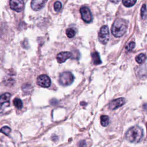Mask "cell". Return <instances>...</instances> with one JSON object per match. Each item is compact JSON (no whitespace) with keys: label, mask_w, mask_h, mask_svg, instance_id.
<instances>
[{"label":"cell","mask_w":147,"mask_h":147,"mask_svg":"<svg viewBox=\"0 0 147 147\" xmlns=\"http://www.w3.org/2000/svg\"><path fill=\"white\" fill-rule=\"evenodd\" d=\"M127 26V22L124 19H116L111 27L112 34L115 37H120L122 36L126 31Z\"/></svg>","instance_id":"6da1fadb"},{"label":"cell","mask_w":147,"mask_h":147,"mask_svg":"<svg viewBox=\"0 0 147 147\" xmlns=\"http://www.w3.org/2000/svg\"><path fill=\"white\" fill-rule=\"evenodd\" d=\"M143 130L139 126L130 127L126 133V138L131 142H138L143 137Z\"/></svg>","instance_id":"7a4b0ae2"},{"label":"cell","mask_w":147,"mask_h":147,"mask_svg":"<svg viewBox=\"0 0 147 147\" xmlns=\"http://www.w3.org/2000/svg\"><path fill=\"white\" fill-rule=\"evenodd\" d=\"M74 79L73 74L70 72H64L60 75L59 82L63 86H68L71 84Z\"/></svg>","instance_id":"3957f363"},{"label":"cell","mask_w":147,"mask_h":147,"mask_svg":"<svg viewBox=\"0 0 147 147\" xmlns=\"http://www.w3.org/2000/svg\"><path fill=\"white\" fill-rule=\"evenodd\" d=\"M109 30L108 26L107 25L102 26L98 33L99 41L102 44H106L109 40Z\"/></svg>","instance_id":"277c9868"},{"label":"cell","mask_w":147,"mask_h":147,"mask_svg":"<svg viewBox=\"0 0 147 147\" xmlns=\"http://www.w3.org/2000/svg\"><path fill=\"white\" fill-rule=\"evenodd\" d=\"M11 95L9 92H6L0 96V113L10 105V98Z\"/></svg>","instance_id":"5b68a950"},{"label":"cell","mask_w":147,"mask_h":147,"mask_svg":"<svg viewBox=\"0 0 147 147\" xmlns=\"http://www.w3.org/2000/svg\"><path fill=\"white\" fill-rule=\"evenodd\" d=\"M37 84L44 88L49 87L51 84V80L47 75H41L37 79Z\"/></svg>","instance_id":"8992f818"},{"label":"cell","mask_w":147,"mask_h":147,"mask_svg":"<svg viewBox=\"0 0 147 147\" xmlns=\"http://www.w3.org/2000/svg\"><path fill=\"white\" fill-rule=\"evenodd\" d=\"M80 13L81 14L82 20L85 22L90 23V22H91L92 19V14L90 9L87 7L83 6L81 7L80 9Z\"/></svg>","instance_id":"52a82bcc"},{"label":"cell","mask_w":147,"mask_h":147,"mask_svg":"<svg viewBox=\"0 0 147 147\" xmlns=\"http://www.w3.org/2000/svg\"><path fill=\"white\" fill-rule=\"evenodd\" d=\"M10 7L17 12H21L24 7V0H10Z\"/></svg>","instance_id":"ba28073f"},{"label":"cell","mask_w":147,"mask_h":147,"mask_svg":"<svg viewBox=\"0 0 147 147\" xmlns=\"http://www.w3.org/2000/svg\"><path fill=\"white\" fill-rule=\"evenodd\" d=\"M126 100L123 98H119L118 99H115L113 100L110 102L109 104V108L111 110H115L122 105H123L125 103Z\"/></svg>","instance_id":"9c48e42d"},{"label":"cell","mask_w":147,"mask_h":147,"mask_svg":"<svg viewBox=\"0 0 147 147\" xmlns=\"http://www.w3.org/2000/svg\"><path fill=\"white\" fill-rule=\"evenodd\" d=\"M47 2V0H32L31 7L34 10H40L42 9Z\"/></svg>","instance_id":"30bf717a"},{"label":"cell","mask_w":147,"mask_h":147,"mask_svg":"<svg viewBox=\"0 0 147 147\" xmlns=\"http://www.w3.org/2000/svg\"><path fill=\"white\" fill-rule=\"evenodd\" d=\"M71 53L69 52H61L56 56V59L58 63H63L65 62L67 59L71 57Z\"/></svg>","instance_id":"8fae6325"},{"label":"cell","mask_w":147,"mask_h":147,"mask_svg":"<svg viewBox=\"0 0 147 147\" xmlns=\"http://www.w3.org/2000/svg\"><path fill=\"white\" fill-rule=\"evenodd\" d=\"M91 57H92V61H93L94 64L98 65V64H101L102 61L100 60L99 55V53L97 52H94L92 53Z\"/></svg>","instance_id":"7c38bea8"},{"label":"cell","mask_w":147,"mask_h":147,"mask_svg":"<svg viewBox=\"0 0 147 147\" xmlns=\"http://www.w3.org/2000/svg\"><path fill=\"white\" fill-rule=\"evenodd\" d=\"M146 60V56L144 53H140L136 57V60L138 64L144 63Z\"/></svg>","instance_id":"4fadbf2b"},{"label":"cell","mask_w":147,"mask_h":147,"mask_svg":"<svg viewBox=\"0 0 147 147\" xmlns=\"http://www.w3.org/2000/svg\"><path fill=\"white\" fill-rule=\"evenodd\" d=\"M100 123L103 126H107L109 124V117L106 115H102L100 117Z\"/></svg>","instance_id":"5bb4252c"},{"label":"cell","mask_w":147,"mask_h":147,"mask_svg":"<svg viewBox=\"0 0 147 147\" xmlns=\"http://www.w3.org/2000/svg\"><path fill=\"white\" fill-rule=\"evenodd\" d=\"M13 105H14V106L16 108H17L18 109H21L23 106L22 100L20 98H16L13 100Z\"/></svg>","instance_id":"9a60e30c"},{"label":"cell","mask_w":147,"mask_h":147,"mask_svg":"<svg viewBox=\"0 0 147 147\" xmlns=\"http://www.w3.org/2000/svg\"><path fill=\"white\" fill-rule=\"evenodd\" d=\"M137 0H122V3L126 7L133 6L136 2Z\"/></svg>","instance_id":"2e32d148"},{"label":"cell","mask_w":147,"mask_h":147,"mask_svg":"<svg viewBox=\"0 0 147 147\" xmlns=\"http://www.w3.org/2000/svg\"><path fill=\"white\" fill-rule=\"evenodd\" d=\"M75 30L72 28H68L66 30V34L68 38H72L75 35Z\"/></svg>","instance_id":"e0dca14e"},{"label":"cell","mask_w":147,"mask_h":147,"mask_svg":"<svg viewBox=\"0 0 147 147\" xmlns=\"http://www.w3.org/2000/svg\"><path fill=\"white\" fill-rule=\"evenodd\" d=\"M11 131V129L8 126H3L0 129V132L3 133L6 136H9Z\"/></svg>","instance_id":"ac0fdd59"},{"label":"cell","mask_w":147,"mask_h":147,"mask_svg":"<svg viewBox=\"0 0 147 147\" xmlns=\"http://www.w3.org/2000/svg\"><path fill=\"white\" fill-rule=\"evenodd\" d=\"M61 7H62V5L60 1H56L54 3V9L56 11H60V9H61Z\"/></svg>","instance_id":"d6986e66"},{"label":"cell","mask_w":147,"mask_h":147,"mask_svg":"<svg viewBox=\"0 0 147 147\" xmlns=\"http://www.w3.org/2000/svg\"><path fill=\"white\" fill-rule=\"evenodd\" d=\"M134 47H135V42L132 41V42H130V43H129V44L126 47V49L127 51L130 52L134 49Z\"/></svg>","instance_id":"ffe728a7"},{"label":"cell","mask_w":147,"mask_h":147,"mask_svg":"<svg viewBox=\"0 0 147 147\" xmlns=\"http://www.w3.org/2000/svg\"><path fill=\"white\" fill-rule=\"evenodd\" d=\"M146 5L145 4H143V5L142 6L141 9V15L142 18H144L146 14Z\"/></svg>","instance_id":"44dd1931"},{"label":"cell","mask_w":147,"mask_h":147,"mask_svg":"<svg viewBox=\"0 0 147 147\" xmlns=\"http://www.w3.org/2000/svg\"><path fill=\"white\" fill-rule=\"evenodd\" d=\"M79 145V147H86V142L85 141L83 140V141H81L79 142L78 144Z\"/></svg>","instance_id":"7402d4cb"},{"label":"cell","mask_w":147,"mask_h":147,"mask_svg":"<svg viewBox=\"0 0 147 147\" xmlns=\"http://www.w3.org/2000/svg\"><path fill=\"white\" fill-rule=\"evenodd\" d=\"M110 1L111 2H113L114 3H118L120 1V0H110Z\"/></svg>","instance_id":"603a6c76"},{"label":"cell","mask_w":147,"mask_h":147,"mask_svg":"<svg viewBox=\"0 0 147 147\" xmlns=\"http://www.w3.org/2000/svg\"><path fill=\"white\" fill-rule=\"evenodd\" d=\"M143 108L146 111H147V103H145L143 105Z\"/></svg>","instance_id":"cb8c5ba5"}]
</instances>
